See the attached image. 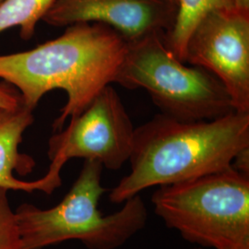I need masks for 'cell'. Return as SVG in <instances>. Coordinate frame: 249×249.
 <instances>
[{
    "mask_svg": "<svg viewBox=\"0 0 249 249\" xmlns=\"http://www.w3.org/2000/svg\"><path fill=\"white\" fill-rule=\"evenodd\" d=\"M134 132L122 100L108 85L80 116L50 138L48 171L60 176L64 164L73 158L97 160L104 168L120 169L130 158Z\"/></svg>",
    "mask_w": 249,
    "mask_h": 249,
    "instance_id": "obj_6",
    "label": "cell"
},
{
    "mask_svg": "<svg viewBox=\"0 0 249 249\" xmlns=\"http://www.w3.org/2000/svg\"><path fill=\"white\" fill-rule=\"evenodd\" d=\"M233 2L236 9L249 12V0H233Z\"/></svg>",
    "mask_w": 249,
    "mask_h": 249,
    "instance_id": "obj_15",
    "label": "cell"
},
{
    "mask_svg": "<svg viewBox=\"0 0 249 249\" xmlns=\"http://www.w3.org/2000/svg\"><path fill=\"white\" fill-rule=\"evenodd\" d=\"M55 0H4L0 4V34L19 27L23 41L33 38L37 23L42 20Z\"/></svg>",
    "mask_w": 249,
    "mask_h": 249,
    "instance_id": "obj_11",
    "label": "cell"
},
{
    "mask_svg": "<svg viewBox=\"0 0 249 249\" xmlns=\"http://www.w3.org/2000/svg\"><path fill=\"white\" fill-rule=\"evenodd\" d=\"M21 103V97L18 90L12 85L3 81L0 83V109L13 108Z\"/></svg>",
    "mask_w": 249,
    "mask_h": 249,
    "instance_id": "obj_13",
    "label": "cell"
},
{
    "mask_svg": "<svg viewBox=\"0 0 249 249\" xmlns=\"http://www.w3.org/2000/svg\"><path fill=\"white\" fill-rule=\"evenodd\" d=\"M128 41L111 27L81 22L62 36L25 52L0 55V79L15 87L22 104L35 110L50 90L68 95L54 131L80 116L99 93L116 83Z\"/></svg>",
    "mask_w": 249,
    "mask_h": 249,
    "instance_id": "obj_1",
    "label": "cell"
},
{
    "mask_svg": "<svg viewBox=\"0 0 249 249\" xmlns=\"http://www.w3.org/2000/svg\"><path fill=\"white\" fill-rule=\"evenodd\" d=\"M233 8V0H179L175 24L164 35L165 44L171 52L184 62L187 39L198 21L215 9Z\"/></svg>",
    "mask_w": 249,
    "mask_h": 249,
    "instance_id": "obj_10",
    "label": "cell"
},
{
    "mask_svg": "<svg viewBox=\"0 0 249 249\" xmlns=\"http://www.w3.org/2000/svg\"><path fill=\"white\" fill-rule=\"evenodd\" d=\"M165 1H167V2L170 3L171 5H173V6H175V7H177V8H178L179 0H165Z\"/></svg>",
    "mask_w": 249,
    "mask_h": 249,
    "instance_id": "obj_16",
    "label": "cell"
},
{
    "mask_svg": "<svg viewBox=\"0 0 249 249\" xmlns=\"http://www.w3.org/2000/svg\"><path fill=\"white\" fill-rule=\"evenodd\" d=\"M104 167L85 160L77 180L62 200L51 209L21 204L15 212L22 249H43L65 241L79 240L89 249H116L147 223L142 196L124 201L116 213L103 215L99 201L107 191L102 186Z\"/></svg>",
    "mask_w": 249,
    "mask_h": 249,
    "instance_id": "obj_3",
    "label": "cell"
},
{
    "mask_svg": "<svg viewBox=\"0 0 249 249\" xmlns=\"http://www.w3.org/2000/svg\"><path fill=\"white\" fill-rule=\"evenodd\" d=\"M154 212L203 249H249V176L232 166L167 186L151 196Z\"/></svg>",
    "mask_w": 249,
    "mask_h": 249,
    "instance_id": "obj_4",
    "label": "cell"
},
{
    "mask_svg": "<svg viewBox=\"0 0 249 249\" xmlns=\"http://www.w3.org/2000/svg\"><path fill=\"white\" fill-rule=\"evenodd\" d=\"M249 148V113L232 112L213 120L183 121L164 116L135 128L130 173L110 190L122 204L152 187L200 178L231 166Z\"/></svg>",
    "mask_w": 249,
    "mask_h": 249,
    "instance_id": "obj_2",
    "label": "cell"
},
{
    "mask_svg": "<svg viewBox=\"0 0 249 249\" xmlns=\"http://www.w3.org/2000/svg\"><path fill=\"white\" fill-rule=\"evenodd\" d=\"M33 112L22 104V101L13 108L0 109V187L25 192L39 190L51 194L61 186V178L47 172L45 177L27 182L14 175L16 173L27 176L36 166V161L31 156L18 151L23 133L34 123Z\"/></svg>",
    "mask_w": 249,
    "mask_h": 249,
    "instance_id": "obj_9",
    "label": "cell"
},
{
    "mask_svg": "<svg viewBox=\"0 0 249 249\" xmlns=\"http://www.w3.org/2000/svg\"><path fill=\"white\" fill-rule=\"evenodd\" d=\"M178 8L165 0H55L43 21L53 27L98 22L128 41L151 34H167Z\"/></svg>",
    "mask_w": 249,
    "mask_h": 249,
    "instance_id": "obj_8",
    "label": "cell"
},
{
    "mask_svg": "<svg viewBox=\"0 0 249 249\" xmlns=\"http://www.w3.org/2000/svg\"><path fill=\"white\" fill-rule=\"evenodd\" d=\"M164 35L151 34L128 42L116 83L147 90L162 115L178 120H213L234 112L221 80L178 59L165 44Z\"/></svg>",
    "mask_w": 249,
    "mask_h": 249,
    "instance_id": "obj_5",
    "label": "cell"
},
{
    "mask_svg": "<svg viewBox=\"0 0 249 249\" xmlns=\"http://www.w3.org/2000/svg\"><path fill=\"white\" fill-rule=\"evenodd\" d=\"M203 249V248H197V249Z\"/></svg>",
    "mask_w": 249,
    "mask_h": 249,
    "instance_id": "obj_17",
    "label": "cell"
},
{
    "mask_svg": "<svg viewBox=\"0 0 249 249\" xmlns=\"http://www.w3.org/2000/svg\"><path fill=\"white\" fill-rule=\"evenodd\" d=\"M231 166L242 174L249 176V148L240 151L232 160Z\"/></svg>",
    "mask_w": 249,
    "mask_h": 249,
    "instance_id": "obj_14",
    "label": "cell"
},
{
    "mask_svg": "<svg viewBox=\"0 0 249 249\" xmlns=\"http://www.w3.org/2000/svg\"><path fill=\"white\" fill-rule=\"evenodd\" d=\"M8 191L0 187V249H22L15 212L9 204Z\"/></svg>",
    "mask_w": 249,
    "mask_h": 249,
    "instance_id": "obj_12",
    "label": "cell"
},
{
    "mask_svg": "<svg viewBox=\"0 0 249 249\" xmlns=\"http://www.w3.org/2000/svg\"><path fill=\"white\" fill-rule=\"evenodd\" d=\"M3 1H4V0H0V4H1Z\"/></svg>",
    "mask_w": 249,
    "mask_h": 249,
    "instance_id": "obj_18",
    "label": "cell"
},
{
    "mask_svg": "<svg viewBox=\"0 0 249 249\" xmlns=\"http://www.w3.org/2000/svg\"><path fill=\"white\" fill-rule=\"evenodd\" d=\"M184 62L213 73L235 111L249 113V12L233 8L206 14L187 39Z\"/></svg>",
    "mask_w": 249,
    "mask_h": 249,
    "instance_id": "obj_7",
    "label": "cell"
}]
</instances>
